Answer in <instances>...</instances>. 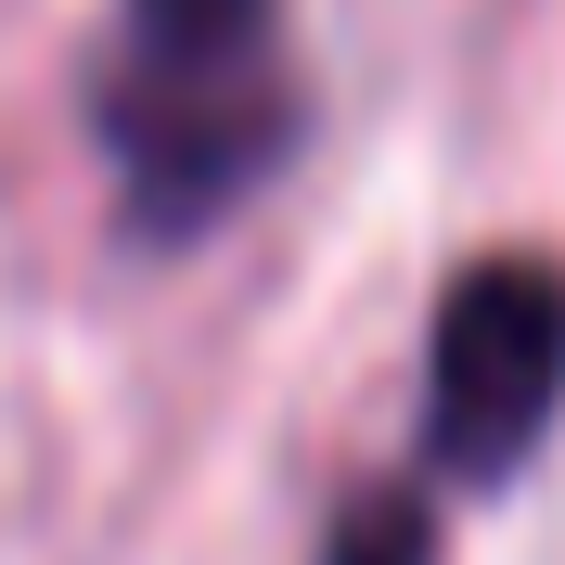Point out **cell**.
Here are the masks:
<instances>
[{"instance_id": "obj_1", "label": "cell", "mask_w": 565, "mask_h": 565, "mask_svg": "<svg viewBox=\"0 0 565 565\" xmlns=\"http://www.w3.org/2000/svg\"><path fill=\"white\" fill-rule=\"evenodd\" d=\"M90 129H104L116 206H129L141 245H180L257 193V180L296 154L309 129V90L270 52H218V65H180V52H129L116 39L90 65Z\"/></svg>"}, {"instance_id": "obj_2", "label": "cell", "mask_w": 565, "mask_h": 565, "mask_svg": "<svg viewBox=\"0 0 565 565\" xmlns=\"http://www.w3.org/2000/svg\"><path fill=\"white\" fill-rule=\"evenodd\" d=\"M553 424H565V257L540 245L462 257L424 334V462L462 489H501L540 462Z\"/></svg>"}, {"instance_id": "obj_3", "label": "cell", "mask_w": 565, "mask_h": 565, "mask_svg": "<svg viewBox=\"0 0 565 565\" xmlns=\"http://www.w3.org/2000/svg\"><path fill=\"white\" fill-rule=\"evenodd\" d=\"M309 565H437V489L424 476H373L321 514V553Z\"/></svg>"}, {"instance_id": "obj_4", "label": "cell", "mask_w": 565, "mask_h": 565, "mask_svg": "<svg viewBox=\"0 0 565 565\" xmlns=\"http://www.w3.org/2000/svg\"><path fill=\"white\" fill-rule=\"evenodd\" d=\"M129 52H180V65L270 52V0H129Z\"/></svg>"}]
</instances>
